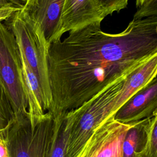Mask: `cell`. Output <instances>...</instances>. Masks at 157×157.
I'll return each mask as SVG.
<instances>
[{"mask_svg": "<svg viewBox=\"0 0 157 157\" xmlns=\"http://www.w3.org/2000/svg\"><path fill=\"white\" fill-rule=\"evenodd\" d=\"M101 23L71 31L49 45L53 117L80 107L157 52V17L133 18L118 33L103 31Z\"/></svg>", "mask_w": 157, "mask_h": 157, "instance_id": "1", "label": "cell"}, {"mask_svg": "<svg viewBox=\"0 0 157 157\" xmlns=\"http://www.w3.org/2000/svg\"><path fill=\"white\" fill-rule=\"evenodd\" d=\"M126 77L118 78L80 107L65 112L66 157H78L96 129L110 117Z\"/></svg>", "mask_w": 157, "mask_h": 157, "instance_id": "2", "label": "cell"}, {"mask_svg": "<svg viewBox=\"0 0 157 157\" xmlns=\"http://www.w3.org/2000/svg\"><path fill=\"white\" fill-rule=\"evenodd\" d=\"M54 118L49 112L31 118L28 112L15 116L2 134L10 157H48Z\"/></svg>", "mask_w": 157, "mask_h": 157, "instance_id": "3", "label": "cell"}, {"mask_svg": "<svg viewBox=\"0 0 157 157\" xmlns=\"http://www.w3.org/2000/svg\"><path fill=\"white\" fill-rule=\"evenodd\" d=\"M12 17L10 30L18 44L21 55L37 77L52 106L47 62L49 45L44 34L39 25L23 8Z\"/></svg>", "mask_w": 157, "mask_h": 157, "instance_id": "4", "label": "cell"}, {"mask_svg": "<svg viewBox=\"0 0 157 157\" xmlns=\"http://www.w3.org/2000/svg\"><path fill=\"white\" fill-rule=\"evenodd\" d=\"M0 80L15 117L28 112V100L19 47L10 29L0 23Z\"/></svg>", "mask_w": 157, "mask_h": 157, "instance_id": "5", "label": "cell"}, {"mask_svg": "<svg viewBox=\"0 0 157 157\" xmlns=\"http://www.w3.org/2000/svg\"><path fill=\"white\" fill-rule=\"evenodd\" d=\"M134 123L123 124L108 118L96 129L78 157H122L125 134Z\"/></svg>", "mask_w": 157, "mask_h": 157, "instance_id": "6", "label": "cell"}, {"mask_svg": "<svg viewBox=\"0 0 157 157\" xmlns=\"http://www.w3.org/2000/svg\"><path fill=\"white\" fill-rule=\"evenodd\" d=\"M157 111V75L122 104L111 116L113 120L131 124L153 116Z\"/></svg>", "mask_w": 157, "mask_h": 157, "instance_id": "7", "label": "cell"}, {"mask_svg": "<svg viewBox=\"0 0 157 157\" xmlns=\"http://www.w3.org/2000/svg\"><path fill=\"white\" fill-rule=\"evenodd\" d=\"M64 0H27L23 9L40 27L47 44L61 40Z\"/></svg>", "mask_w": 157, "mask_h": 157, "instance_id": "8", "label": "cell"}, {"mask_svg": "<svg viewBox=\"0 0 157 157\" xmlns=\"http://www.w3.org/2000/svg\"><path fill=\"white\" fill-rule=\"evenodd\" d=\"M105 17L94 0H64L61 34L94 23H101Z\"/></svg>", "mask_w": 157, "mask_h": 157, "instance_id": "9", "label": "cell"}, {"mask_svg": "<svg viewBox=\"0 0 157 157\" xmlns=\"http://www.w3.org/2000/svg\"><path fill=\"white\" fill-rule=\"evenodd\" d=\"M157 75V52L150 56L125 78L110 117L131 96L147 85Z\"/></svg>", "mask_w": 157, "mask_h": 157, "instance_id": "10", "label": "cell"}, {"mask_svg": "<svg viewBox=\"0 0 157 157\" xmlns=\"http://www.w3.org/2000/svg\"><path fill=\"white\" fill-rule=\"evenodd\" d=\"M151 117L134 123L127 130L122 145V157H136L144 149Z\"/></svg>", "mask_w": 157, "mask_h": 157, "instance_id": "11", "label": "cell"}, {"mask_svg": "<svg viewBox=\"0 0 157 157\" xmlns=\"http://www.w3.org/2000/svg\"><path fill=\"white\" fill-rule=\"evenodd\" d=\"M65 112L54 118V132L48 157H66L67 133L65 129Z\"/></svg>", "mask_w": 157, "mask_h": 157, "instance_id": "12", "label": "cell"}, {"mask_svg": "<svg viewBox=\"0 0 157 157\" xmlns=\"http://www.w3.org/2000/svg\"><path fill=\"white\" fill-rule=\"evenodd\" d=\"M14 118L10 101L0 80V133L2 134L6 130Z\"/></svg>", "mask_w": 157, "mask_h": 157, "instance_id": "13", "label": "cell"}, {"mask_svg": "<svg viewBox=\"0 0 157 157\" xmlns=\"http://www.w3.org/2000/svg\"><path fill=\"white\" fill-rule=\"evenodd\" d=\"M136 157H157V111L151 117L146 145Z\"/></svg>", "mask_w": 157, "mask_h": 157, "instance_id": "14", "label": "cell"}, {"mask_svg": "<svg viewBox=\"0 0 157 157\" xmlns=\"http://www.w3.org/2000/svg\"><path fill=\"white\" fill-rule=\"evenodd\" d=\"M101 10L107 17L113 12L125 9L129 0H94Z\"/></svg>", "mask_w": 157, "mask_h": 157, "instance_id": "15", "label": "cell"}, {"mask_svg": "<svg viewBox=\"0 0 157 157\" xmlns=\"http://www.w3.org/2000/svg\"><path fill=\"white\" fill-rule=\"evenodd\" d=\"M22 8L12 3H9L0 7V23L10 18L17 12L20 10Z\"/></svg>", "mask_w": 157, "mask_h": 157, "instance_id": "16", "label": "cell"}, {"mask_svg": "<svg viewBox=\"0 0 157 157\" xmlns=\"http://www.w3.org/2000/svg\"><path fill=\"white\" fill-rule=\"evenodd\" d=\"M0 157H10L4 136L0 133Z\"/></svg>", "mask_w": 157, "mask_h": 157, "instance_id": "17", "label": "cell"}, {"mask_svg": "<svg viewBox=\"0 0 157 157\" xmlns=\"http://www.w3.org/2000/svg\"><path fill=\"white\" fill-rule=\"evenodd\" d=\"M9 3H12V4H14L19 7H21L14 0H0V7L4 6V5H6L7 4H9Z\"/></svg>", "mask_w": 157, "mask_h": 157, "instance_id": "18", "label": "cell"}, {"mask_svg": "<svg viewBox=\"0 0 157 157\" xmlns=\"http://www.w3.org/2000/svg\"><path fill=\"white\" fill-rule=\"evenodd\" d=\"M150 0H136V6L137 9L140 7L145 4H146L147 2H148Z\"/></svg>", "mask_w": 157, "mask_h": 157, "instance_id": "19", "label": "cell"}, {"mask_svg": "<svg viewBox=\"0 0 157 157\" xmlns=\"http://www.w3.org/2000/svg\"><path fill=\"white\" fill-rule=\"evenodd\" d=\"M20 6L23 7L27 0H14Z\"/></svg>", "mask_w": 157, "mask_h": 157, "instance_id": "20", "label": "cell"}, {"mask_svg": "<svg viewBox=\"0 0 157 157\" xmlns=\"http://www.w3.org/2000/svg\"><path fill=\"white\" fill-rule=\"evenodd\" d=\"M157 3V0H150L148 2H147L146 4H145L144 5H143L142 6H149V5H153V4H156ZM142 7V6H141ZM138 9V8H137Z\"/></svg>", "mask_w": 157, "mask_h": 157, "instance_id": "21", "label": "cell"}]
</instances>
